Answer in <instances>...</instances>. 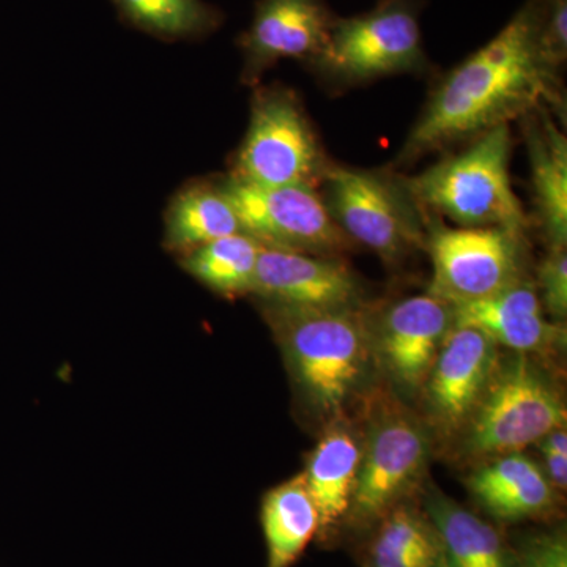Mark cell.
Returning a JSON list of instances; mask_svg holds the SVG:
<instances>
[{"instance_id":"cell-1","label":"cell","mask_w":567,"mask_h":567,"mask_svg":"<svg viewBox=\"0 0 567 567\" xmlns=\"http://www.w3.org/2000/svg\"><path fill=\"white\" fill-rule=\"evenodd\" d=\"M539 13V0H527L494 39L446 74L406 137L398 164L509 125L548 104L559 106V71L540 48Z\"/></svg>"},{"instance_id":"cell-2","label":"cell","mask_w":567,"mask_h":567,"mask_svg":"<svg viewBox=\"0 0 567 567\" xmlns=\"http://www.w3.org/2000/svg\"><path fill=\"white\" fill-rule=\"evenodd\" d=\"M264 315L306 405L324 423L341 417L375 365L369 312L265 303Z\"/></svg>"},{"instance_id":"cell-3","label":"cell","mask_w":567,"mask_h":567,"mask_svg":"<svg viewBox=\"0 0 567 567\" xmlns=\"http://www.w3.org/2000/svg\"><path fill=\"white\" fill-rule=\"evenodd\" d=\"M511 155L509 125L495 126L404 183L424 213L446 216L461 227L525 230L527 216L511 182Z\"/></svg>"},{"instance_id":"cell-4","label":"cell","mask_w":567,"mask_h":567,"mask_svg":"<svg viewBox=\"0 0 567 567\" xmlns=\"http://www.w3.org/2000/svg\"><path fill=\"white\" fill-rule=\"evenodd\" d=\"M431 442L424 421L395 399L371 401L352 502L339 536L361 539L391 509L410 502L427 468Z\"/></svg>"},{"instance_id":"cell-5","label":"cell","mask_w":567,"mask_h":567,"mask_svg":"<svg viewBox=\"0 0 567 567\" xmlns=\"http://www.w3.org/2000/svg\"><path fill=\"white\" fill-rule=\"evenodd\" d=\"M558 386L528 353L496 363L486 390L462 431L461 454L486 458L518 453L566 425Z\"/></svg>"},{"instance_id":"cell-6","label":"cell","mask_w":567,"mask_h":567,"mask_svg":"<svg viewBox=\"0 0 567 567\" xmlns=\"http://www.w3.org/2000/svg\"><path fill=\"white\" fill-rule=\"evenodd\" d=\"M423 0H380L374 9L336 18L309 66L333 84H361L420 73L427 66L420 13Z\"/></svg>"},{"instance_id":"cell-7","label":"cell","mask_w":567,"mask_h":567,"mask_svg":"<svg viewBox=\"0 0 567 567\" xmlns=\"http://www.w3.org/2000/svg\"><path fill=\"white\" fill-rule=\"evenodd\" d=\"M322 186L324 204L342 233L383 262L401 264L424 246V213L404 178L331 164Z\"/></svg>"},{"instance_id":"cell-8","label":"cell","mask_w":567,"mask_h":567,"mask_svg":"<svg viewBox=\"0 0 567 567\" xmlns=\"http://www.w3.org/2000/svg\"><path fill=\"white\" fill-rule=\"evenodd\" d=\"M331 164L289 89H257L234 177L259 186L322 185Z\"/></svg>"},{"instance_id":"cell-9","label":"cell","mask_w":567,"mask_h":567,"mask_svg":"<svg viewBox=\"0 0 567 567\" xmlns=\"http://www.w3.org/2000/svg\"><path fill=\"white\" fill-rule=\"evenodd\" d=\"M424 224L434 270L427 292L440 300L473 303L524 279V230L447 227L431 213H424Z\"/></svg>"},{"instance_id":"cell-10","label":"cell","mask_w":567,"mask_h":567,"mask_svg":"<svg viewBox=\"0 0 567 567\" xmlns=\"http://www.w3.org/2000/svg\"><path fill=\"white\" fill-rule=\"evenodd\" d=\"M218 188L233 204L241 233L265 248L323 257L352 248L316 186H259L229 175Z\"/></svg>"},{"instance_id":"cell-11","label":"cell","mask_w":567,"mask_h":567,"mask_svg":"<svg viewBox=\"0 0 567 567\" xmlns=\"http://www.w3.org/2000/svg\"><path fill=\"white\" fill-rule=\"evenodd\" d=\"M374 363L405 395L421 393L454 324L453 306L434 295H415L369 312Z\"/></svg>"},{"instance_id":"cell-12","label":"cell","mask_w":567,"mask_h":567,"mask_svg":"<svg viewBox=\"0 0 567 567\" xmlns=\"http://www.w3.org/2000/svg\"><path fill=\"white\" fill-rule=\"evenodd\" d=\"M498 346L483 331L453 324L421 388L425 415L440 435L456 436L486 390Z\"/></svg>"},{"instance_id":"cell-13","label":"cell","mask_w":567,"mask_h":567,"mask_svg":"<svg viewBox=\"0 0 567 567\" xmlns=\"http://www.w3.org/2000/svg\"><path fill=\"white\" fill-rule=\"evenodd\" d=\"M251 293L264 303L295 309H350L363 306L358 276L339 257L265 248L257 260Z\"/></svg>"},{"instance_id":"cell-14","label":"cell","mask_w":567,"mask_h":567,"mask_svg":"<svg viewBox=\"0 0 567 567\" xmlns=\"http://www.w3.org/2000/svg\"><path fill=\"white\" fill-rule=\"evenodd\" d=\"M334 20L327 0H257L251 25L237 40L246 84H256L282 59L311 62L323 50Z\"/></svg>"},{"instance_id":"cell-15","label":"cell","mask_w":567,"mask_h":567,"mask_svg":"<svg viewBox=\"0 0 567 567\" xmlns=\"http://www.w3.org/2000/svg\"><path fill=\"white\" fill-rule=\"evenodd\" d=\"M454 324L483 331L514 353L546 352L565 344V328L548 322L535 284H511L483 300L453 306Z\"/></svg>"},{"instance_id":"cell-16","label":"cell","mask_w":567,"mask_h":567,"mask_svg":"<svg viewBox=\"0 0 567 567\" xmlns=\"http://www.w3.org/2000/svg\"><path fill=\"white\" fill-rule=\"evenodd\" d=\"M481 509L498 524H522L550 517L557 505V488L543 466L518 453L486 458L466 480Z\"/></svg>"},{"instance_id":"cell-17","label":"cell","mask_w":567,"mask_h":567,"mask_svg":"<svg viewBox=\"0 0 567 567\" xmlns=\"http://www.w3.org/2000/svg\"><path fill=\"white\" fill-rule=\"evenodd\" d=\"M360 461L361 435L354 427L342 417L327 423L301 473L319 513L320 539L331 540L341 533Z\"/></svg>"},{"instance_id":"cell-18","label":"cell","mask_w":567,"mask_h":567,"mask_svg":"<svg viewBox=\"0 0 567 567\" xmlns=\"http://www.w3.org/2000/svg\"><path fill=\"white\" fill-rule=\"evenodd\" d=\"M533 200L550 248L567 245V141L547 107L525 115Z\"/></svg>"},{"instance_id":"cell-19","label":"cell","mask_w":567,"mask_h":567,"mask_svg":"<svg viewBox=\"0 0 567 567\" xmlns=\"http://www.w3.org/2000/svg\"><path fill=\"white\" fill-rule=\"evenodd\" d=\"M423 509L442 540L446 567H517L516 543L494 522L435 488L425 496Z\"/></svg>"},{"instance_id":"cell-20","label":"cell","mask_w":567,"mask_h":567,"mask_svg":"<svg viewBox=\"0 0 567 567\" xmlns=\"http://www.w3.org/2000/svg\"><path fill=\"white\" fill-rule=\"evenodd\" d=\"M361 539L363 567H446L434 524L410 502L391 509Z\"/></svg>"},{"instance_id":"cell-21","label":"cell","mask_w":567,"mask_h":567,"mask_svg":"<svg viewBox=\"0 0 567 567\" xmlns=\"http://www.w3.org/2000/svg\"><path fill=\"white\" fill-rule=\"evenodd\" d=\"M260 522L267 567H292L319 535V513L301 473L265 494Z\"/></svg>"},{"instance_id":"cell-22","label":"cell","mask_w":567,"mask_h":567,"mask_svg":"<svg viewBox=\"0 0 567 567\" xmlns=\"http://www.w3.org/2000/svg\"><path fill=\"white\" fill-rule=\"evenodd\" d=\"M238 233L237 213L218 185L186 186L171 200L164 218V244L183 256Z\"/></svg>"},{"instance_id":"cell-23","label":"cell","mask_w":567,"mask_h":567,"mask_svg":"<svg viewBox=\"0 0 567 567\" xmlns=\"http://www.w3.org/2000/svg\"><path fill=\"white\" fill-rule=\"evenodd\" d=\"M262 245L245 233L219 238L185 254L183 268L223 297L251 293Z\"/></svg>"},{"instance_id":"cell-24","label":"cell","mask_w":567,"mask_h":567,"mask_svg":"<svg viewBox=\"0 0 567 567\" xmlns=\"http://www.w3.org/2000/svg\"><path fill=\"white\" fill-rule=\"evenodd\" d=\"M123 21L163 40H194L223 24L221 10L204 0H112Z\"/></svg>"},{"instance_id":"cell-25","label":"cell","mask_w":567,"mask_h":567,"mask_svg":"<svg viewBox=\"0 0 567 567\" xmlns=\"http://www.w3.org/2000/svg\"><path fill=\"white\" fill-rule=\"evenodd\" d=\"M537 293L544 312L554 323L561 324L567 317V252L566 248H550L537 270Z\"/></svg>"},{"instance_id":"cell-26","label":"cell","mask_w":567,"mask_h":567,"mask_svg":"<svg viewBox=\"0 0 567 567\" xmlns=\"http://www.w3.org/2000/svg\"><path fill=\"white\" fill-rule=\"evenodd\" d=\"M517 567H567L565 527L540 529L516 543Z\"/></svg>"},{"instance_id":"cell-27","label":"cell","mask_w":567,"mask_h":567,"mask_svg":"<svg viewBox=\"0 0 567 567\" xmlns=\"http://www.w3.org/2000/svg\"><path fill=\"white\" fill-rule=\"evenodd\" d=\"M539 6L540 48L559 71L567 59V0H539Z\"/></svg>"},{"instance_id":"cell-28","label":"cell","mask_w":567,"mask_h":567,"mask_svg":"<svg viewBox=\"0 0 567 567\" xmlns=\"http://www.w3.org/2000/svg\"><path fill=\"white\" fill-rule=\"evenodd\" d=\"M544 473L558 492L567 487V454L543 453Z\"/></svg>"}]
</instances>
